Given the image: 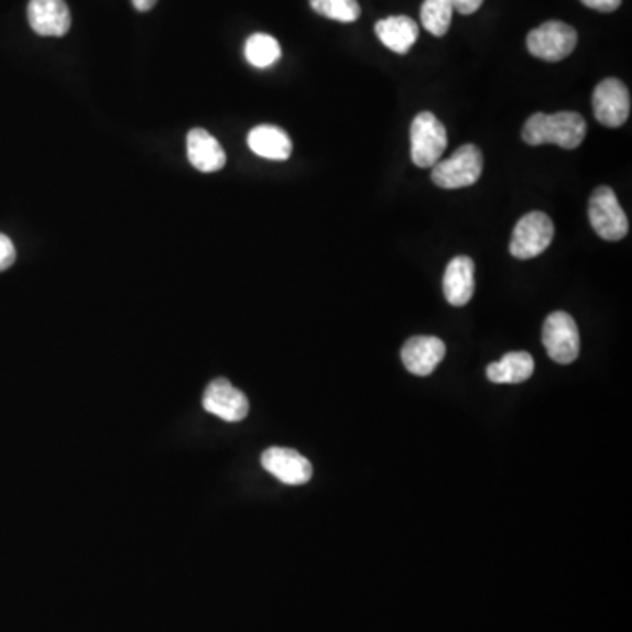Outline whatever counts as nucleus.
<instances>
[{"mask_svg":"<svg viewBox=\"0 0 632 632\" xmlns=\"http://www.w3.org/2000/svg\"><path fill=\"white\" fill-rule=\"evenodd\" d=\"M585 134H587V123L584 117L575 111L533 115L522 130V139L531 146L557 144L564 150H575L580 146Z\"/></svg>","mask_w":632,"mask_h":632,"instance_id":"1","label":"nucleus"},{"mask_svg":"<svg viewBox=\"0 0 632 632\" xmlns=\"http://www.w3.org/2000/svg\"><path fill=\"white\" fill-rule=\"evenodd\" d=\"M412 161L421 170H429L442 161L448 144L445 126L431 111H422L410 129Z\"/></svg>","mask_w":632,"mask_h":632,"instance_id":"2","label":"nucleus"},{"mask_svg":"<svg viewBox=\"0 0 632 632\" xmlns=\"http://www.w3.org/2000/svg\"><path fill=\"white\" fill-rule=\"evenodd\" d=\"M483 173V155L475 144H464L450 159L433 167V182L446 190L471 187Z\"/></svg>","mask_w":632,"mask_h":632,"instance_id":"3","label":"nucleus"},{"mask_svg":"<svg viewBox=\"0 0 632 632\" xmlns=\"http://www.w3.org/2000/svg\"><path fill=\"white\" fill-rule=\"evenodd\" d=\"M554 221L542 211H531L520 218L511 235L510 253L519 260L534 259L551 247L554 239Z\"/></svg>","mask_w":632,"mask_h":632,"instance_id":"4","label":"nucleus"},{"mask_svg":"<svg viewBox=\"0 0 632 632\" xmlns=\"http://www.w3.org/2000/svg\"><path fill=\"white\" fill-rule=\"evenodd\" d=\"M589 220L593 232L604 241H620L629 232V220L610 187L593 190L589 203Z\"/></svg>","mask_w":632,"mask_h":632,"instance_id":"5","label":"nucleus"},{"mask_svg":"<svg viewBox=\"0 0 632 632\" xmlns=\"http://www.w3.org/2000/svg\"><path fill=\"white\" fill-rule=\"evenodd\" d=\"M525 43L534 57L546 62H560L575 52L578 34L568 23L552 20L529 32Z\"/></svg>","mask_w":632,"mask_h":632,"instance_id":"6","label":"nucleus"},{"mask_svg":"<svg viewBox=\"0 0 632 632\" xmlns=\"http://www.w3.org/2000/svg\"><path fill=\"white\" fill-rule=\"evenodd\" d=\"M543 345L557 364H571L580 356V333L568 313H552L543 325Z\"/></svg>","mask_w":632,"mask_h":632,"instance_id":"7","label":"nucleus"},{"mask_svg":"<svg viewBox=\"0 0 632 632\" xmlns=\"http://www.w3.org/2000/svg\"><path fill=\"white\" fill-rule=\"evenodd\" d=\"M592 106L593 117L601 126L617 129L631 115V94L620 79H602L593 90Z\"/></svg>","mask_w":632,"mask_h":632,"instance_id":"8","label":"nucleus"},{"mask_svg":"<svg viewBox=\"0 0 632 632\" xmlns=\"http://www.w3.org/2000/svg\"><path fill=\"white\" fill-rule=\"evenodd\" d=\"M203 406L206 412L226 422L244 421L250 413L247 395L226 378H218L209 383L204 392Z\"/></svg>","mask_w":632,"mask_h":632,"instance_id":"9","label":"nucleus"},{"mask_svg":"<svg viewBox=\"0 0 632 632\" xmlns=\"http://www.w3.org/2000/svg\"><path fill=\"white\" fill-rule=\"evenodd\" d=\"M262 468L286 486H304L313 477V466L304 455L292 448L273 446L262 454Z\"/></svg>","mask_w":632,"mask_h":632,"instance_id":"10","label":"nucleus"},{"mask_svg":"<svg viewBox=\"0 0 632 632\" xmlns=\"http://www.w3.org/2000/svg\"><path fill=\"white\" fill-rule=\"evenodd\" d=\"M26 17L32 31L43 37H62L70 29V11L65 0H31Z\"/></svg>","mask_w":632,"mask_h":632,"instance_id":"11","label":"nucleus"},{"mask_svg":"<svg viewBox=\"0 0 632 632\" xmlns=\"http://www.w3.org/2000/svg\"><path fill=\"white\" fill-rule=\"evenodd\" d=\"M445 356V342L436 336H415V338L407 339L401 350L404 366L415 377H429Z\"/></svg>","mask_w":632,"mask_h":632,"instance_id":"12","label":"nucleus"},{"mask_svg":"<svg viewBox=\"0 0 632 632\" xmlns=\"http://www.w3.org/2000/svg\"><path fill=\"white\" fill-rule=\"evenodd\" d=\"M443 292L451 306H466L475 294V262L469 257H455L446 265Z\"/></svg>","mask_w":632,"mask_h":632,"instance_id":"13","label":"nucleus"},{"mask_svg":"<svg viewBox=\"0 0 632 632\" xmlns=\"http://www.w3.org/2000/svg\"><path fill=\"white\" fill-rule=\"evenodd\" d=\"M188 161L200 173H217L227 162L226 152L208 130L192 129L187 135Z\"/></svg>","mask_w":632,"mask_h":632,"instance_id":"14","label":"nucleus"},{"mask_svg":"<svg viewBox=\"0 0 632 632\" xmlns=\"http://www.w3.org/2000/svg\"><path fill=\"white\" fill-rule=\"evenodd\" d=\"M378 40L390 52L406 55L418 40V25L410 17H389L380 20L374 26Z\"/></svg>","mask_w":632,"mask_h":632,"instance_id":"15","label":"nucleus"},{"mask_svg":"<svg viewBox=\"0 0 632 632\" xmlns=\"http://www.w3.org/2000/svg\"><path fill=\"white\" fill-rule=\"evenodd\" d=\"M248 146L255 155L269 161H288L292 155L291 138L276 126H259L250 130Z\"/></svg>","mask_w":632,"mask_h":632,"instance_id":"16","label":"nucleus"},{"mask_svg":"<svg viewBox=\"0 0 632 632\" xmlns=\"http://www.w3.org/2000/svg\"><path fill=\"white\" fill-rule=\"evenodd\" d=\"M534 373V359L527 351H511L499 362L487 368V378L492 383H522Z\"/></svg>","mask_w":632,"mask_h":632,"instance_id":"17","label":"nucleus"},{"mask_svg":"<svg viewBox=\"0 0 632 632\" xmlns=\"http://www.w3.org/2000/svg\"><path fill=\"white\" fill-rule=\"evenodd\" d=\"M244 57L257 69H268L282 57V46L273 35L253 34L244 44Z\"/></svg>","mask_w":632,"mask_h":632,"instance_id":"18","label":"nucleus"},{"mask_svg":"<svg viewBox=\"0 0 632 632\" xmlns=\"http://www.w3.org/2000/svg\"><path fill=\"white\" fill-rule=\"evenodd\" d=\"M454 11V0H424L421 9L422 25L436 37H443L450 29Z\"/></svg>","mask_w":632,"mask_h":632,"instance_id":"19","label":"nucleus"},{"mask_svg":"<svg viewBox=\"0 0 632 632\" xmlns=\"http://www.w3.org/2000/svg\"><path fill=\"white\" fill-rule=\"evenodd\" d=\"M309 4L315 13L341 23L357 22L362 13L357 0H309Z\"/></svg>","mask_w":632,"mask_h":632,"instance_id":"20","label":"nucleus"},{"mask_svg":"<svg viewBox=\"0 0 632 632\" xmlns=\"http://www.w3.org/2000/svg\"><path fill=\"white\" fill-rule=\"evenodd\" d=\"M17 260V248L6 235H0V271L11 268Z\"/></svg>","mask_w":632,"mask_h":632,"instance_id":"21","label":"nucleus"},{"mask_svg":"<svg viewBox=\"0 0 632 632\" xmlns=\"http://www.w3.org/2000/svg\"><path fill=\"white\" fill-rule=\"evenodd\" d=\"M581 4L601 13H613L622 4V0H580Z\"/></svg>","mask_w":632,"mask_h":632,"instance_id":"22","label":"nucleus"},{"mask_svg":"<svg viewBox=\"0 0 632 632\" xmlns=\"http://www.w3.org/2000/svg\"><path fill=\"white\" fill-rule=\"evenodd\" d=\"M481 4H483V0H454V8L457 9L460 14L477 13Z\"/></svg>","mask_w":632,"mask_h":632,"instance_id":"23","label":"nucleus"},{"mask_svg":"<svg viewBox=\"0 0 632 632\" xmlns=\"http://www.w3.org/2000/svg\"><path fill=\"white\" fill-rule=\"evenodd\" d=\"M156 2H159V0H132V4H134V8L141 11V13H146L150 9L155 8Z\"/></svg>","mask_w":632,"mask_h":632,"instance_id":"24","label":"nucleus"}]
</instances>
